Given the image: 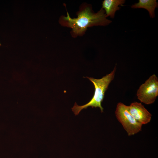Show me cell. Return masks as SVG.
I'll return each mask as SVG.
<instances>
[{
  "label": "cell",
  "instance_id": "obj_7",
  "mask_svg": "<svg viewBox=\"0 0 158 158\" xmlns=\"http://www.w3.org/2000/svg\"><path fill=\"white\" fill-rule=\"evenodd\" d=\"M158 6L156 0H139L138 3L131 6L133 8H142L147 10L150 18H153L155 17V10Z\"/></svg>",
  "mask_w": 158,
  "mask_h": 158
},
{
  "label": "cell",
  "instance_id": "obj_1",
  "mask_svg": "<svg viewBox=\"0 0 158 158\" xmlns=\"http://www.w3.org/2000/svg\"><path fill=\"white\" fill-rule=\"evenodd\" d=\"M77 14V18H72L67 11V16H62L59 19V23L62 26L71 29V34L74 37L83 35L88 27L105 26L112 22L107 18L105 11L102 8L95 13L91 6L87 4L81 5Z\"/></svg>",
  "mask_w": 158,
  "mask_h": 158
},
{
  "label": "cell",
  "instance_id": "obj_3",
  "mask_svg": "<svg viewBox=\"0 0 158 158\" xmlns=\"http://www.w3.org/2000/svg\"><path fill=\"white\" fill-rule=\"evenodd\" d=\"M115 114L128 136L133 135L141 131L142 125L131 115L128 110V106L122 102L118 103Z\"/></svg>",
  "mask_w": 158,
  "mask_h": 158
},
{
  "label": "cell",
  "instance_id": "obj_8",
  "mask_svg": "<svg viewBox=\"0 0 158 158\" xmlns=\"http://www.w3.org/2000/svg\"><path fill=\"white\" fill-rule=\"evenodd\" d=\"M1 44L0 42V46H1Z\"/></svg>",
  "mask_w": 158,
  "mask_h": 158
},
{
  "label": "cell",
  "instance_id": "obj_4",
  "mask_svg": "<svg viewBox=\"0 0 158 158\" xmlns=\"http://www.w3.org/2000/svg\"><path fill=\"white\" fill-rule=\"evenodd\" d=\"M158 96V79L154 74L140 86L137 96L141 102L150 104L154 102Z\"/></svg>",
  "mask_w": 158,
  "mask_h": 158
},
{
  "label": "cell",
  "instance_id": "obj_5",
  "mask_svg": "<svg viewBox=\"0 0 158 158\" xmlns=\"http://www.w3.org/2000/svg\"><path fill=\"white\" fill-rule=\"evenodd\" d=\"M128 109L134 118L142 125L150 122L152 115L141 103L133 102L128 106Z\"/></svg>",
  "mask_w": 158,
  "mask_h": 158
},
{
  "label": "cell",
  "instance_id": "obj_6",
  "mask_svg": "<svg viewBox=\"0 0 158 158\" xmlns=\"http://www.w3.org/2000/svg\"><path fill=\"white\" fill-rule=\"evenodd\" d=\"M125 2V0H104L102 1V7L105 11L106 17L109 16L113 18L116 12L119 10V6H123Z\"/></svg>",
  "mask_w": 158,
  "mask_h": 158
},
{
  "label": "cell",
  "instance_id": "obj_2",
  "mask_svg": "<svg viewBox=\"0 0 158 158\" xmlns=\"http://www.w3.org/2000/svg\"><path fill=\"white\" fill-rule=\"evenodd\" d=\"M116 64L113 70L109 74L103 76L100 79L86 77L93 84L95 87L94 95L92 99L87 103L82 106H79L75 102L72 108V110L75 115L79 114L83 109H86L89 107L92 108L99 107L101 112H103V108L101 103L104 98L105 92L108 88L111 81L114 79L116 70Z\"/></svg>",
  "mask_w": 158,
  "mask_h": 158
}]
</instances>
